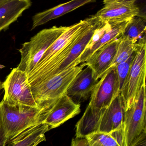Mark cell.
I'll list each match as a JSON object with an SVG mask.
<instances>
[{"mask_svg": "<svg viewBox=\"0 0 146 146\" xmlns=\"http://www.w3.org/2000/svg\"><path fill=\"white\" fill-rule=\"evenodd\" d=\"M0 110L8 146L43 123L50 112L22 105H9L3 100L0 102Z\"/></svg>", "mask_w": 146, "mask_h": 146, "instance_id": "6da1fadb", "label": "cell"}, {"mask_svg": "<svg viewBox=\"0 0 146 146\" xmlns=\"http://www.w3.org/2000/svg\"><path fill=\"white\" fill-rule=\"evenodd\" d=\"M72 65L62 72L31 87L38 108L43 111L52 109L57 100L65 93L75 76L85 67L84 63Z\"/></svg>", "mask_w": 146, "mask_h": 146, "instance_id": "7a4b0ae2", "label": "cell"}, {"mask_svg": "<svg viewBox=\"0 0 146 146\" xmlns=\"http://www.w3.org/2000/svg\"><path fill=\"white\" fill-rule=\"evenodd\" d=\"M146 86L141 88L138 99L125 110L122 127L112 134L121 146H133L146 133Z\"/></svg>", "mask_w": 146, "mask_h": 146, "instance_id": "3957f363", "label": "cell"}, {"mask_svg": "<svg viewBox=\"0 0 146 146\" xmlns=\"http://www.w3.org/2000/svg\"><path fill=\"white\" fill-rule=\"evenodd\" d=\"M68 27L54 26L40 31L19 50L21 56L16 68L29 74L36 66L48 48L67 30Z\"/></svg>", "mask_w": 146, "mask_h": 146, "instance_id": "277c9868", "label": "cell"}, {"mask_svg": "<svg viewBox=\"0 0 146 146\" xmlns=\"http://www.w3.org/2000/svg\"><path fill=\"white\" fill-rule=\"evenodd\" d=\"M3 102L9 105H22L38 108L29 85L27 73L15 68L3 83Z\"/></svg>", "mask_w": 146, "mask_h": 146, "instance_id": "5b68a950", "label": "cell"}, {"mask_svg": "<svg viewBox=\"0 0 146 146\" xmlns=\"http://www.w3.org/2000/svg\"><path fill=\"white\" fill-rule=\"evenodd\" d=\"M146 45L138 49L121 92L125 110L139 98L146 86Z\"/></svg>", "mask_w": 146, "mask_h": 146, "instance_id": "8992f818", "label": "cell"}, {"mask_svg": "<svg viewBox=\"0 0 146 146\" xmlns=\"http://www.w3.org/2000/svg\"><path fill=\"white\" fill-rule=\"evenodd\" d=\"M121 93L116 67L109 68L96 84L88 106L92 110L100 111L107 108Z\"/></svg>", "mask_w": 146, "mask_h": 146, "instance_id": "52a82bcc", "label": "cell"}, {"mask_svg": "<svg viewBox=\"0 0 146 146\" xmlns=\"http://www.w3.org/2000/svg\"><path fill=\"white\" fill-rule=\"evenodd\" d=\"M125 107L121 93L110 104L103 110L93 132L113 134L119 132L124 120Z\"/></svg>", "mask_w": 146, "mask_h": 146, "instance_id": "ba28073f", "label": "cell"}, {"mask_svg": "<svg viewBox=\"0 0 146 146\" xmlns=\"http://www.w3.org/2000/svg\"><path fill=\"white\" fill-rule=\"evenodd\" d=\"M121 36L107 43L92 54L84 63L92 69L94 77L99 80L110 67Z\"/></svg>", "mask_w": 146, "mask_h": 146, "instance_id": "9c48e42d", "label": "cell"}, {"mask_svg": "<svg viewBox=\"0 0 146 146\" xmlns=\"http://www.w3.org/2000/svg\"><path fill=\"white\" fill-rule=\"evenodd\" d=\"M98 81L94 77L92 69L86 66L70 83L65 94L75 103L80 104L91 97Z\"/></svg>", "mask_w": 146, "mask_h": 146, "instance_id": "30bf717a", "label": "cell"}, {"mask_svg": "<svg viewBox=\"0 0 146 146\" xmlns=\"http://www.w3.org/2000/svg\"><path fill=\"white\" fill-rule=\"evenodd\" d=\"M80 104L75 103L66 94L61 96L52 107L43 123L49 130L58 127L81 112Z\"/></svg>", "mask_w": 146, "mask_h": 146, "instance_id": "8fae6325", "label": "cell"}, {"mask_svg": "<svg viewBox=\"0 0 146 146\" xmlns=\"http://www.w3.org/2000/svg\"><path fill=\"white\" fill-rule=\"evenodd\" d=\"M140 13L135 4L113 3L105 5L95 15L103 23H112L129 20Z\"/></svg>", "mask_w": 146, "mask_h": 146, "instance_id": "7c38bea8", "label": "cell"}, {"mask_svg": "<svg viewBox=\"0 0 146 146\" xmlns=\"http://www.w3.org/2000/svg\"><path fill=\"white\" fill-rule=\"evenodd\" d=\"M95 0H71L65 3L36 14L33 16L31 30L44 25L52 20L68 13L85 4Z\"/></svg>", "mask_w": 146, "mask_h": 146, "instance_id": "4fadbf2b", "label": "cell"}, {"mask_svg": "<svg viewBox=\"0 0 146 146\" xmlns=\"http://www.w3.org/2000/svg\"><path fill=\"white\" fill-rule=\"evenodd\" d=\"M88 18L77 24L68 27L67 29L45 51L34 68H38L46 63L51 58L64 48L79 33L87 24ZM33 68V69H34Z\"/></svg>", "mask_w": 146, "mask_h": 146, "instance_id": "5bb4252c", "label": "cell"}, {"mask_svg": "<svg viewBox=\"0 0 146 146\" xmlns=\"http://www.w3.org/2000/svg\"><path fill=\"white\" fill-rule=\"evenodd\" d=\"M31 5L30 0H9L0 5V32L7 29Z\"/></svg>", "mask_w": 146, "mask_h": 146, "instance_id": "9a60e30c", "label": "cell"}, {"mask_svg": "<svg viewBox=\"0 0 146 146\" xmlns=\"http://www.w3.org/2000/svg\"><path fill=\"white\" fill-rule=\"evenodd\" d=\"M130 20L123 22L109 23L111 25L110 28L103 34L99 41L95 43L90 49L84 50L82 52L79 58L80 64L84 63L92 54L103 45L114 39L121 36L126 26Z\"/></svg>", "mask_w": 146, "mask_h": 146, "instance_id": "2e32d148", "label": "cell"}, {"mask_svg": "<svg viewBox=\"0 0 146 146\" xmlns=\"http://www.w3.org/2000/svg\"><path fill=\"white\" fill-rule=\"evenodd\" d=\"M121 37L133 41L139 46L146 45V18L137 16L131 19Z\"/></svg>", "mask_w": 146, "mask_h": 146, "instance_id": "e0dca14e", "label": "cell"}, {"mask_svg": "<svg viewBox=\"0 0 146 146\" xmlns=\"http://www.w3.org/2000/svg\"><path fill=\"white\" fill-rule=\"evenodd\" d=\"M49 130L47 124L41 123L33 131L9 146H37L41 142L45 141V133Z\"/></svg>", "mask_w": 146, "mask_h": 146, "instance_id": "ac0fdd59", "label": "cell"}, {"mask_svg": "<svg viewBox=\"0 0 146 146\" xmlns=\"http://www.w3.org/2000/svg\"><path fill=\"white\" fill-rule=\"evenodd\" d=\"M142 46H138L133 41L124 39L121 37L115 55L110 68L116 67L118 64L127 60L135 50Z\"/></svg>", "mask_w": 146, "mask_h": 146, "instance_id": "d6986e66", "label": "cell"}, {"mask_svg": "<svg viewBox=\"0 0 146 146\" xmlns=\"http://www.w3.org/2000/svg\"><path fill=\"white\" fill-rule=\"evenodd\" d=\"M85 138L89 146H121L112 134L93 132Z\"/></svg>", "mask_w": 146, "mask_h": 146, "instance_id": "ffe728a7", "label": "cell"}, {"mask_svg": "<svg viewBox=\"0 0 146 146\" xmlns=\"http://www.w3.org/2000/svg\"><path fill=\"white\" fill-rule=\"evenodd\" d=\"M140 48L135 50L133 54L130 56V57L127 60L122 62V63H120L116 67L117 76H118V80H119L120 92L121 91L124 82L127 76L133 61L137 54V51Z\"/></svg>", "mask_w": 146, "mask_h": 146, "instance_id": "44dd1931", "label": "cell"}, {"mask_svg": "<svg viewBox=\"0 0 146 146\" xmlns=\"http://www.w3.org/2000/svg\"><path fill=\"white\" fill-rule=\"evenodd\" d=\"M7 143V134L3 121L1 113L0 110V146H6Z\"/></svg>", "mask_w": 146, "mask_h": 146, "instance_id": "7402d4cb", "label": "cell"}, {"mask_svg": "<svg viewBox=\"0 0 146 146\" xmlns=\"http://www.w3.org/2000/svg\"><path fill=\"white\" fill-rule=\"evenodd\" d=\"M71 146H89V145L85 138L75 137L72 139Z\"/></svg>", "mask_w": 146, "mask_h": 146, "instance_id": "603a6c76", "label": "cell"}, {"mask_svg": "<svg viewBox=\"0 0 146 146\" xmlns=\"http://www.w3.org/2000/svg\"><path fill=\"white\" fill-rule=\"evenodd\" d=\"M137 0H103L105 5L113 3H123V4H135Z\"/></svg>", "mask_w": 146, "mask_h": 146, "instance_id": "cb8c5ba5", "label": "cell"}, {"mask_svg": "<svg viewBox=\"0 0 146 146\" xmlns=\"http://www.w3.org/2000/svg\"><path fill=\"white\" fill-rule=\"evenodd\" d=\"M8 1H9V0H0V5H2V4H3V3Z\"/></svg>", "mask_w": 146, "mask_h": 146, "instance_id": "d4e9b609", "label": "cell"}, {"mask_svg": "<svg viewBox=\"0 0 146 146\" xmlns=\"http://www.w3.org/2000/svg\"><path fill=\"white\" fill-rule=\"evenodd\" d=\"M3 88V83L0 81V90Z\"/></svg>", "mask_w": 146, "mask_h": 146, "instance_id": "484cf974", "label": "cell"}]
</instances>
